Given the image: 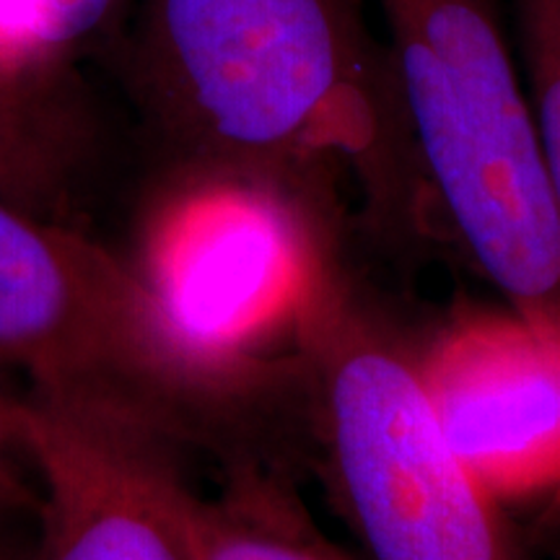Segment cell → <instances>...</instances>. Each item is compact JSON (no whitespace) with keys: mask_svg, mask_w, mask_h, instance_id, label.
Segmentation results:
<instances>
[{"mask_svg":"<svg viewBox=\"0 0 560 560\" xmlns=\"http://www.w3.org/2000/svg\"><path fill=\"white\" fill-rule=\"evenodd\" d=\"M107 50L159 172L327 187L366 255L444 249L371 0H132Z\"/></svg>","mask_w":560,"mask_h":560,"instance_id":"6da1fadb","label":"cell"},{"mask_svg":"<svg viewBox=\"0 0 560 560\" xmlns=\"http://www.w3.org/2000/svg\"><path fill=\"white\" fill-rule=\"evenodd\" d=\"M0 369L30 400L182 467L285 472L306 452L299 359L234 355L86 229L0 198Z\"/></svg>","mask_w":560,"mask_h":560,"instance_id":"7a4b0ae2","label":"cell"},{"mask_svg":"<svg viewBox=\"0 0 560 560\" xmlns=\"http://www.w3.org/2000/svg\"><path fill=\"white\" fill-rule=\"evenodd\" d=\"M441 247L514 310L560 322L552 195L509 0H371Z\"/></svg>","mask_w":560,"mask_h":560,"instance_id":"3957f363","label":"cell"},{"mask_svg":"<svg viewBox=\"0 0 560 560\" xmlns=\"http://www.w3.org/2000/svg\"><path fill=\"white\" fill-rule=\"evenodd\" d=\"M416 330L359 265L327 278L299 325L310 462L371 560H532L511 516L441 436Z\"/></svg>","mask_w":560,"mask_h":560,"instance_id":"277c9868","label":"cell"},{"mask_svg":"<svg viewBox=\"0 0 560 560\" xmlns=\"http://www.w3.org/2000/svg\"><path fill=\"white\" fill-rule=\"evenodd\" d=\"M416 369L441 436L478 486L560 550V322L459 304L416 330Z\"/></svg>","mask_w":560,"mask_h":560,"instance_id":"5b68a950","label":"cell"},{"mask_svg":"<svg viewBox=\"0 0 560 560\" xmlns=\"http://www.w3.org/2000/svg\"><path fill=\"white\" fill-rule=\"evenodd\" d=\"M21 400L39 482L34 560H190L170 506L179 465L100 425Z\"/></svg>","mask_w":560,"mask_h":560,"instance_id":"8992f818","label":"cell"},{"mask_svg":"<svg viewBox=\"0 0 560 560\" xmlns=\"http://www.w3.org/2000/svg\"><path fill=\"white\" fill-rule=\"evenodd\" d=\"M70 60L0 52V198L86 229L107 138Z\"/></svg>","mask_w":560,"mask_h":560,"instance_id":"52a82bcc","label":"cell"},{"mask_svg":"<svg viewBox=\"0 0 560 560\" xmlns=\"http://www.w3.org/2000/svg\"><path fill=\"white\" fill-rule=\"evenodd\" d=\"M202 495L174 472L170 506L190 560H350L314 527L283 472L240 467Z\"/></svg>","mask_w":560,"mask_h":560,"instance_id":"ba28073f","label":"cell"},{"mask_svg":"<svg viewBox=\"0 0 560 560\" xmlns=\"http://www.w3.org/2000/svg\"><path fill=\"white\" fill-rule=\"evenodd\" d=\"M552 195L560 208V0H509Z\"/></svg>","mask_w":560,"mask_h":560,"instance_id":"9c48e42d","label":"cell"},{"mask_svg":"<svg viewBox=\"0 0 560 560\" xmlns=\"http://www.w3.org/2000/svg\"><path fill=\"white\" fill-rule=\"evenodd\" d=\"M37 503L39 482L26 444L24 400L0 389V514Z\"/></svg>","mask_w":560,"mask_h":560,"instance_id":"30bf717a","label":"cell"},{"mask_svg":"<svg viewBox=\"0 0 560 560\" xmlns=\"http://www.w3.org/2000/svg\"><path fill=\"white\" fill-rule=\"evenodd\" d=\"M37 511L39 503L0 514V560H34Z\"/></svg>","mask_w":560,"mask_h":560,"instance_id":"8fae6325","label":"cell"}]
</instances>
